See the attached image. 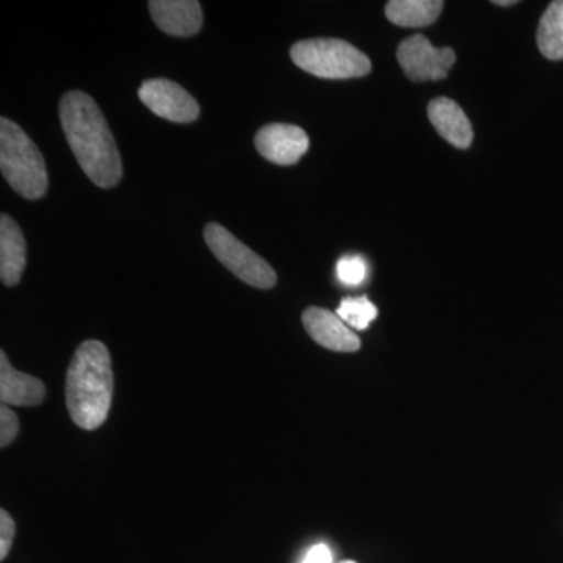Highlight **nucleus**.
<instances>
[{
	"label": "nucleus",
	"instance_id": "20",
	"mask_svg": "<svg viewBox=\"0 0 563 563\" xmlns=\"http://www.w3.org/2000/svg\"><path fill=\"white\" fill-rule=\"evenodd\" d=\"M302 563H333L332 551L325 544H314L303 558Z\"/></svg>",
	"mask_w": 563,
	"mask_h": 563
},
{
	"label": "nucleus",
	"instance_id": "9",
	"mask_svg": "<svg viewBox=\"0 0 563 563\" xmlns=\"http://www.w3.org/2000/svg\"><path fill=\"white\" fill-rule=\"evenodd\" d=\"M302 324L307 333L325 350L335 352H357L362 342L357 333L331 310L309 307L302 313Z\"/></svg>",
	"mask_w": 563,
	"mask_h": 563
},
{
	"label": "nucleus",
	"instance_id": "11",
	"mask_svg": "<svg viewBox=\"0 0 563 563\" xmlns=\"http://www.w3.org/2000/svg\"><path fill=\"white\" fill-rule=\"evenodd\" d=\"M429 120L443 140L459 150L472 146L474 133L472 121L457 102L450 98H437L429 103Z\"/></svg>",
	"mask_w": 563,
	"mask_h": 563
},
{
	"label": "nucleus",
	"instance_id": "15",
	"mask_svg": "<svg viewBox=\"0 0 563 563\" xmlns=\"http://www.w3.org/2000/svg\"><path fill=\"white\" fill-rule=\"evenodd\" d=\"M537 44L548 60H563V0L551 2L539 22Z\"/></svg>",
	"mask_w": 563,
	"mask_h": 563
},
{
	"label": "nucleus",
	"instance_id": "1",
	"mask_svg": "<svg viewBox=\"0 0 563 563\" xmlns=\"http://www.w3.org/2000/svg\"><path fill=\"white\" fill-rule=\"evenodd\" d=\"M60 121L70 151L90 180L101 188L120 184V151L95 99L84 91L66 92L60 101Z\"/></svg>",
	"mask_w": 563,
	"mask_h": 563
},
{
	"label": "nucleus",
	"instance_id": "10",
	"mask_svg": "<svg viewBox=\"0 0 563 563\" xmlns=\"http://www.w3.org/2000/svg\"><path fill=\"white\" fill-rule=\"evenodd\" d=\"M150 11L161 31L173 36H192L203 24L198 0H151Z\"/></svg>",
	"mask_w": 563,
	"mask_h": 563
},
{
	"label": "nucleus",
	"instance_id": "2",
	"mask_svg": "<svg viewBox=\"0 0 563 563\" xmlns=\"http://www.w3.org/2000/svg\"><path fill=\"white\" fill-rule=\"evenodd\" d=\"M110 352L98 340H88L74 352L66 374V407L73 421L85 431L101 428L113 398Z\"/></svg>",
	"mask_w": 563,
	"mask_h": 563
},
{
	"label": "nucleus",
	"instance_id": "3",
	"mask_svg": "<svg viewBox=\"0 0 563 563\" xmlns=\"http://www.w3.org/2000/svg\"><path fill=\"white\" fill-rule=\"evenodd\" d=\"M0 169L11 188L22 198H43L47 192L46 162L27 133L13 121L0 120Z\"/></svg>",
	"mask_w": 563,
	"mask_h": 563
},
{
	"label": "nucleus",
	"instance_id": "7",
	"mask_svg": "<svg viewBox=\"0 0 563 563\" xmlns=\"http://www.w3.org/2000/svg\"><path fill=\"white\" fill-rule=\"evenodd\" d=\"M139 96L141 102L163 118L172 122L188 124L198 120L201 109L195 98L176 81L168 79H151L141 85Z\"/></svg>",
	"mask_w": 563,
	"mask_h": 563
},
{
	"label": "nucleus",
	"instance_id": "22",
	"mask_svg": "<svg viewBox=\"0 0 563 563\" xmlns=\"http://www.w3.org/2000/svg\"><path fill=\"white\" fill-rule=\"evenodd\" d=\"M342 563H355V562H352V561H346V562H342Z\"/></svg>",
	"mask_w": 563,
	"mask_h": 563
},
{
	"label": "nucleus",
	"instance_id": "4",
	"mask_svg": "<svg viewBox=\"0 0 563 563\" xmlns=\"http://www.w3.org/2000/svg\"><path fill=\"white\" fill-rule=\"evenodd\" d=\"M290 55L298 68L320 79H357L372 73V60L357 47L343 40L299 41L291 47Z\"/></svg>",
	"mask_w": 563,
	"mask_h": 563
},
{
	"label": "nucleus",
	"instance_id": "19",
	"mask_svg": "<svg viewBox=\"0 0 563 563\" xmlns=\"http://www.w3.org/2000/svg\"><path fill=\"white\" fill-rule=\"evenodd\" d=\"M16 525L13 517L5 509L0 510V561H5L13 544Z\"/></svg>",
	"mask_w": 563,
	"mask_h": 563
},
{
	"label": "nucleus",
	"instance_id": "17",
	"mask_svg": "<svg viewBox=\"0 0 563 563\" xmlns=\"http://www.w3.org/2000/svg\"><path fill=\"white\" fill-rule=\"evenodd\" d=\"M368 276V265L361 255H346L336 263V277L347 287H357Z\"/></svg>",
	"mask_w": 563,
	"mask_h": 563
},
{
	"label": "nucleus",
	"instance_id": "18",
	"mask_svg": "<svg viewBox=\"0 0 563 563\" xmlns=\"http://www.w3.org/2000/svg\"><path fill=\"white\" fill-rule=\"evenodd\" d=\"M18 433H20V420H18L16 413L2 404V409H0V446H9L14 442Z\"/></svg>",
	"mask_w": 563,
	"mask_h": 563
},
{
	"label": "nucleus",
	"instance_id": "14",
	"mask_svg": "<svg viewBox=\"0 0 563 563\" xmlns=\"http://www.w3.org/2000/svg\"><path fill=\"white\" fill-rule=\"evenodd\" d=\"M443 7L442 0H391L385 7V14L399 27L420 29L439 20Z\"/></svg>",
	"mask_w": 563,
	"mask_h": 563
},
{
	"label": "nucleus",
	"instance_id": "16",
	"mask_svg": "<svg viewBox=\"0 0 563 563\" xmlns=\"http://www.w3.org/2000/svg\"><path fill=\"white\" fill-rule=\"evenodd\" d=\"M377 307L374 306L372 301H369L366 296H361V298H344L342 302H340L339 309H336V314L351 329H357V331H366L369 328V324L377 318Z\"/></svg>",
	"mask_w": 563,
	"mask_h": 563
},
{
	"label": "nucleus",
	"instance_id": "13",
	"mask_svg": "<svg viewBox=\"0 0 563 563\" xmlns=\"http://www.w3.org/2000/svg\"><path fill=\"white\" fill-rule=\"evenodd\" d=\"M27 263V246L20 225L9 214L0 218V279L7 287L20 284Z\"/></svg>",
	"mask_w": 563,
	"mask_h": 563
},
{
	"label": "nucleus",
	"instance_id": "5",
	"mask_svg": "<svg viewBox=\"0 0 563 563\" xmlns=\"http://www.w3.org/2000/svg\"><path fill=\"white\" fill-rule=\"evenodd\" d=\"M203 240L214 257L244 284L261 290H268L277 284V274L269 263L240 242L224 225L209 222L203 229Z\"/></svg>",
	"mask_w": 563,
	"mask_h": 563
},
{
	"label": "nucleus",
	"instance_id": "21",
	"mask_svg": "<svg viewBox=\"0 0 563 563\" xmlns=\"http://www.w3.org/2000/svg\"><path fill=\"white\" fill-rule=\"evenodd\" d=\"M515 0H493V5H496V7H510V5H515Z\"/></svg>",
	"mask_w": 563,
	"mask_h": 563
},
{
	"label": "nucleus",
	"instance_id": "6",
	"mask_svg": "<svg viewBox=\"0 0 563 563\" xmlns=\"http://www.w3.org/2000/svg\"><path fill=\"white\" fill-rule=\"evenodd\" d=\"M399 65L412 81H437L446 79L455 58L451 47H435L424 35L404 40L396 52Z\"/></svg>",
	"mask_w": 563,
	"mask_h": 563
},
{
	"label": "nucleus",
	"instance_id": "8",
	"mask_svg": "<svg viewBox=\"0 0 563 563\" xmlns=\"http://www.w3.org/2000/svg\"><path fill=\"white\" fill-rule=\"evenodd\" d=\"M255 147L263 158L280 166L295 165L309 151L310 140L299 125L268 124L255 135Z\"/></svg>",
	"mask_w": 563,
	"mask_h": 563
},
{
	"label": "nucleus",
	"instance_id": "12",
	"mask_svg": "<svg viewBox=\"0 0 563 563\" xmlns=\"http://www.w3.org/2000/svg\"><path fill=\"white\" fill-rule=\"evenodd\" d=\"M46 387L38 377L18 372L5 351H0V399L3 406L35 407L44 401Z\"/></svg>",
	"mask_w": 563,
	"mask_h": 563
}]
</instances>
